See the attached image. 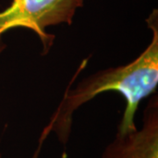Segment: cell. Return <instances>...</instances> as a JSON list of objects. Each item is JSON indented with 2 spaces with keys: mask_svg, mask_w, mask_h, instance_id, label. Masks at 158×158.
Wrapping results in <instances>:
<instances>
[{
  "mask_svg": "<svg viewBox=\"0 0 158 158\" xmlns=\"http://www.w3.org/2000/svg\"><path fill=\"white\" fill-rule=\"evenodd\" d=\"M147 22L153 31L152 40L136 59L124 66L90 75L80 82L76 89L65 91L62 100L41 133L34 157L37 156L41 144L51 133L56 134L59 141L65 145L70 135L74 112L106 91H117L126 99V108L117 133L123 135L137 129L135 117L139 104L143 98L154 93L158 85L157 11H153Z\"/></svg>",
  "mask_w": 158,
  "mask_h": 158,
  "instance_id": "cell-1",
  "label": "cell"
},
{
  "mask_svg": "<svg viewBox=\"0 0 158 158\" xmlns=\"http://www.w3.org/2000/svg\"><path fill=\"white\" fill-rule=\"evenodd\" d=\"M83 6L84 0H12L8 8L0 11V51L3 34L25 27L39 36L45 54L55 39L46 33V27L62 23L70 25L77 9Z\"/></svg>",
  "mask_w": 158,
  "mask_h": 158,
  "instance_id": "cell-2",
  "label": "cell"
},
{
  "mask_svg": "<svg viewBox=\"0 0 158 158\" xmlns=\"http://www.w3.org/2000/svg\"><path fill=\"white\" fill-rule=\"evenodd\" d=\"M101 158H158V100L153 96L143 113L141 129L118 134Z\"/></svg>",
  "mask_w": 158,
  "mask_h": 158,
  "instance_id": "cell-3",
  "label": "cell"
}]
</instances>
